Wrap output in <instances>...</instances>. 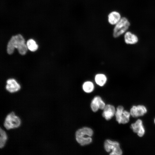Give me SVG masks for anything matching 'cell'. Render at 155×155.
<instances>
[{"mask_svg": "<svg viewBox=\"0 0 155 155\" xmlns=\"http://www.w3.org/2000/svg\"><path fill=\"white\" fill-rule=\"evenodd\" d=\"M115 115L118 122L119 124H123L127 123L131 116L130 112L124 110L123 107L121 105L117 107Z\"/></svg>", "mask_w": 155, "mask_h": 155, "instance_id": "8992f818", "label": "cell"}, {"mask_svg": "<svg viewBox=\"0 0 155 155\" xmlns=\"http://www.w3.org/2000/svg\"><path fill=\"white\" fill-rule=\"evenodd\" d=\"M104 148L107 152H111V155H121L123 152L120 147L119 143L117 142L107 140L104 143Z\"/></svg>", "mask_w": 155, "mask_h": 155, "instance_id": "277c9868", "label": "cell"}, {"mask_svg": "<svg viewBox=\"0 0 155 155\" xmlns=\"http://www.w3.org/2000/svg\"><path fill=\"white\" fill-rule=\"evenodd\" d=\"M93 132L90 128L84 127L78 129L76 132V139L80 145L84 146L90 144L92 139L91 137Z\"/></svg>", "mask_w": 155, "mask_h": 155, "instance_id": "7a4b0ae2", "label": "cell"}, {"mask_svg": "<svg viewBox=\"0 0 155 155\" xmlns=\"http://www.w3.org/2000/svg\"><path fill=\"white\" fill-rule=\"evenodd\" d=\"M82 88L83 90L87 93H90L93 91L94 89V83L90 81H86L82 84Z\"/></svg>", "mask_w": 155, "mask_h": 155, "instance_id": "9a60e30c", "label": "cell"}, {"mask_svg": "<svg viewBox=\"0 0 155 155\" xmlns=\"http://www.w3.org/2000/svg\"><path fill=\"white\" fill-rule=\"evenodd\" d=\"M26 45L28 48L32 51H35L38 48V45L32 39L28 40L27 41Z\"/></svg>", "mask_w": 155, "mask_h": 155, "instance_id": "2e32d148", "label": "cell"}, {"mask_svg": "<svg viewBox=\"0 0 155 155\" xmlns=\"http://www.w3.org/2000/svg\"><path fill=\"white\" fill-rule=\"evenodd\" d=\"M116 111V110L113 106L107 104L103 109L102 116L106 120H109L115 115Z\"/></svg>", "mask_w": 155, "mask_h": 155, "instance_id": "30bf717a", "label": "cell"}, {"mask_svg": "<svg viewBox=\"0 0 155 155\" xmlns=\"http://www.w3.org/2000/svg\"><path fill=\"white\" fill-rule=\"evenodd\" d=\"M94 80L96 84L102 87L106 84L107 78L105 74L99 73L95 75L94 77Z\"/></svg>", "mask_w": 155, "mask_h": 155, "instance_id": "5bb4252c", "label": "cell"}, {"mask_svg": "<svg viewBox=\"0 0 155 155\" xmlns=\"http://www.w3.org/2000/svg\"><path fill=\"white\" fill-rule=\"evenodd\" d=\"M105 105L102 98L98 96L93 98L90 105L92 110L94 112H96L99 109L103 110Z\"/></svg>", "mask_w": 155, "mask_h": 155, "instance_id": "9c48e42d", "label": "cell"}, {"mask_svg": "<svg viewBox=\"0 0 155 155\" xmlns=\"http://www.w3.org/2000/svg\"><path fill=\"white\" fill-rule=\"evenodd\" d=\"M15 48H17L19 53L24 55L26 53L28 47L25 40L20 34L13 36L9 41L7 46V52L9 54L13 52Z\"/></svg>", "mask_w": 155, "mask_h": 155, "instance_id": "6da1fadb", "label": "cell"}, {"mask_svg": "<svg viewBox=\"0 0 155 155\" xmlns=\"http://www.w3.org/2000/svg\"><path fill=\"white\" fill-rule=\"evenodd\" d=\"M0 147L1 148H3L6 142L7 137L5 131L1 128L0 130Z\"/></svg>", "mask_w": 155, "mask_h": 155, "instance_id": "e0dca14e", "label": "cell"}, {"mask_svg": "<svg viewBox=\"0 0 155 155\" xmlns=\"http://www.w3.org/2000/svg\"><path fill=\"white\" fill-rule=\"evenodd\" d=\"M120 13L116 11H113L109 13L107 16L108 23L111 25H115L121 18Z\"/></svg>", "mask_w": 155, "mask_h": 155, "instance_id": "8fae6325", "label": "cell"}, {"mask_svg": "<svg viewBox=\"0 0 155 155\" xmlns=\"http://www.w3.org/2000/svg\"><path fill=\"white\" fill-rule=\"evenodd\" d=\"M20 118L12 112L6 116L4 123V125L6 129H10L19 127L21 124Z\"/></svg>", "mask_w": 155, "mask_h": 155, "instance_id": "5b68a950", "label": "cell"}, {"mask_svg": "<svg viewBox=\"0 0 155 155\" xmlns=\"http://www.w3.org/2000/svg\"><path fill=\"white\" fill-rule=\"evenodd\" d=\"M154 123H155V119H154Z\"/></svg>", "mask_w": 155, "mask_h": 155, "instance_id": "ac0fdd59", "label": "cell"}, {"mask_svg": "<svg viewBox=\"0 0 155 155\" xmlns=\"http://www.w3.org/2000/svg\"><path fill=\"white\" fill-rule=\"evenodd\" d=\"M130 25V23L128 19L123 17L115 25L113 29V35L115 38H117L126 32Z\"/></svg>", "mask_w": 155, "mask_h": 155, "instance_id": "3957f363", "label": "cell"}, {"mask_svg": "<svg viewBox=\"0 0 155 155\" xmlns=\"http://www.w3.org/2000/svg\"><path fill=\"white\" fill-rule=\"evenodd\" d=\"M124 39L125 43L127 44H133L137 43L138 39L137 36L130 31L125 33Z\"/></svg>", "mask_w": 155, "mask_h": 155, "instance_id": "4fadbf2b", "label": "cell"}, {"mask_svg": "<svg viewBox=\"0 0 155 155\" xmlns=\"http://www.w3.org/2000/svg\"><path fill=\"white\" fill-rule=\"evenodd\" d=\"M147 112V109L144 105H139L133 106L130 109V113L133 117L136 118L144 115Z\"/></svg>", "mask_w": 155, "mask_h": 155, "instance_id": "52a82bcc", "label": "cell"}, {"mask_svg": "<svg viewBox=\"0 0 155 155\" xmlns=\"http://www.w3.org/2000/svg\"><path fill=\"white\" fill-rule=\"evenodd\" d=\"M131 128L133 131L136 133L140 137H142L145 134V129L142 121L140 119H138L135 123H132Z\"/></svg>", "mask_w": 155, "mask_h": 155, "instance_id": "ba28073f", "label": "cell"}, {"mask_svg": "<svg viewBox=\"0 0 155 155\" xmlns=\"http://www.w3.org/2000/svg\"><path fill=\"white\" fill-rule=\"evenodd\" d=\"M7 83L6 89L10 92H16L20 88V85L14 79H10L8 80Z\"/></svg>", "mask_w": 155, "mask_h": 155, "instance_id": "7c38bea8", "label": "cell"}]
</instances>
